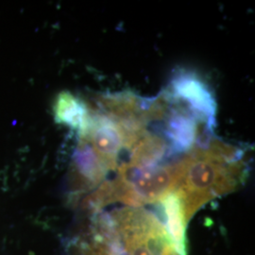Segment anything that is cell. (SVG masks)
Listing matches in <instances>:
<instances>
[{
  "mask_svg": "<svg viewBox=\"0 0 255 255\" xmlns=\"http://www.w3.org/2000/svg\"><path fill=\"white\" fill-rule=\"evenodd\" d=\"M237 155L236 149L215 142L205 148H193L180 161L175 191L182 198L187 222L205 203L243 183L246 167Z\"/></svg>",
  "mask_w": 255,
  "mask_h": 255,
  "instance_id": "1",
  "label": "cell"
},
{
  "mask_svg": "<svg viewBox=\"0 0 255 255\" xmlns=\"http://www.w3.org/2000/svg\"><path fill=\"white\" fill-rule=\"evenodd\" d=\"M171 89V95L178 101L184 102L198 119L213 125L216 103L204 82L191 74H182L174 79Z\"/></svg>",
  "mask_w": 255,
  "mask_h": 255,
  "instance_id": "2",
  "label": "cell"
},
{
  "mask_svg": "<svg viewBox=\"0 0 255 255\" xmlns=\"http://www.w3.org/2000/svg\"><path fill=\"white\" fill-rule=\"evenodd\" d=\"M156 204L157 215L164 222L176 253L179 255H187L186 226L188 222L185 218L182 198L177 191H172L157 201Z\"/></svg>",
  "mask_w": 255,
  "mask_h": 255,
  "instance_id": "3",
  "label": "cell"
},
{
  "mask_svg": "<svg viewBox=\"0 0 255 255\" xmlns=\"http://www.w3.org/2000/svg\"><path fill=\"white\" fill-rule=\"evenodd\" d=\"M165 133L174 150L190 151L199 137L198 124L191 114L174 111L166 119Z\"/></svg>",
  "mask_w": 255,
  "mask_h": 255,
  "instance_id": "4",
  "label": "cell"
},
{
  "mask_svg": "<svg viewBox=\"0 0 255 255\" xmlns=\"http://www.w3.org/2000/svg\"><path fill=\"white\" fill-rule=\"evenodd\" d=\"M55 118L77 131L82 129L89 119L90 108L84 101L70 93L61 94L55 103Z\"/></svg>",
  "mask_w": 255,
  "mask_h": 255,
  "instance_id": "5",
  "label": "cell"
},
{
  "mask_svg": "<svg viewBox=\"0 0 255 255\" xmlns=\"http://www.w3.org/2000/svg\"><path fill=\"white\" fill-rule=\"evenodd\" d=\"M68 255H101L82 240H77L67 249Z\"/></svg>",
  "mask_w": 255,
  "mask_h": 255,
  "instance_id": "6",
  "label": "cell"
}]
</instances>
